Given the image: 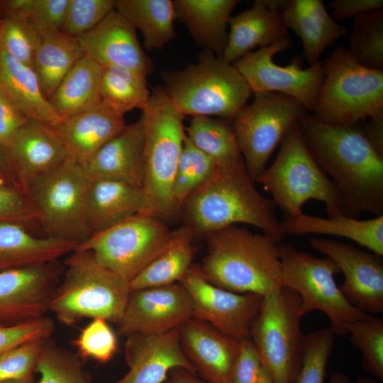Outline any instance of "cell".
Returning a JSON list of instances; mask_svg holds the SVG:
<instances>
[{
	"label": "cell",
	"mask_w": 383,
	"mask_h": 383,
	"mask_svg": "<svg viewBox=\"0 0 383 383\" xmlns=\"http://www.w3.org/2000/svg\"><path fill=\"white\" fill-rule=\"evenodd\" d=\"M298 126L316 163L339 192L341 213L356 218L363 212L383 215V154L362 128L328 124L306 113Z\"/></svg>",
	"instance_id": "cell-1"
},
{
	"label": "cell",
	"mask_w": 383,
	"mask_h": 383,
	"mask_svg": "<svg viewBox=\"0 0 383 383\" xmlns=\"http://www.w3.org/2000/svg\"><path fill=\"white\" fill-rule=\"evenodd\" d=\"M249 177L245 164L218 168L185 200L186 226L195 235L244 223L255 226L279 243L284 234L275 215L276 205L262 196Z\"/></svg>",
	"instance_id": "cell-2"
},
{
	"label": "cell",
	"mask_w": 383,
	"mask_h": 383,
	"mask_svg": "<svg viewBox=\"0 0 383 383\" xmlns=\"http://www.w3.org/2000/svg\"><path fill=\"white\" fill-rule=\"evenodd\" d=\"M206 238L207 252L198 267L210 283L262 296L283 285L280 243L272 237L232 225Z\"/></svg>",
	"instance_id": "cell-3"
},
{
	"label": "cell",
	"mask_w": 383,
	"mask_h": 383,
	"mask_svg": "<svg viewBox=\"0 0 383 383\" xmlns=\"http://www.w3.org/2000/svg\"><path fill=\"white\" fill-rule=\"evenodd\" d=\"M144 123L145 174L140 213L162 221L174 218L181 209L172 190L186 131L184 117L163 86L157 87L141 109Z\"/></svg>",
	"instance_id": "cell-4"
},
{
	"label": "cell",
	"mask_w": 383,
	"mask_h": 383,
	"mask_svg": "<svg viewBox=\"0 0 383 383\" xmlns=\"http://www.w3.org/2000/svg\"><path fill=\"white\" fill-rule=\"evenodd\" d=\"M161 78L183 116H218L231 121L253 94L233 64L206 50L196 62L164 71Z\"/></svg>",
	"instance_id": "cell-5"
},
{
	"label": "cell",
	"mask_w": 383,
	"mask_h": 383,
	"mask_svg": "<svg viewBox=\"0 0 383 383\" xmlns=\"http://www.w3.org/2000/svg\"><path fill=\"white\" fill-rule=\"evenodd\" d=\"M63 266L49 311L66 326L88 318L117 323L131 292L128 282L99 264L89 250L74 249Z\"/></svg>",
	"instance_id": "cell-6"
},
{
	"label": "cell",
	"mask_w": 383,
	"mask_h": 383,
	"mask_svg": "<svg viewBox=\"0 0 383 383\" xmlns=\"http://www.w3.org/2000/svg\"><path fill=\"white\" fill-rule=\"evenodd\" d=\"M255 182L271 194L286 218L303 213L302 206L310 199L324 203L328 217L341 213L339 192L316 163L298 123L282 140L272 164Z\"/></svg>",
	"instance_id": "cell-7"
},
{
	"label": "cell",
	"mask_w": 383,
	"mask_h": 383,
	"mask_svg": "<svg viewBox=\"0 0 383 383\" xmlns=\"http://www.w3.org/2000/svg\"><path fill=\"white\" fill-rule=\"evenodd\" d=\"M323 81L313 111L321 122L350 126L383 117V71L357 63L343 46L323 63Z\"/></svg>",
	"instance_id": "cell-8"
},
{
	"label": "cell",
	"mask_w": 383,
	"mask_h": 383,
	"mask_svg": "<svg viewBox=\"0 0 383 383\" xmlns=\"http://www.w3.org/2000/svg\"><path fill=\"white\" fill-rule=\"evenodd\" d=\"M299 295L282 285L263 296L250 338L273 383H296L304 352Z\"/></svg>",
	"instance_id": "cell-9"
},
{
	"label": "cell",
	"mask_w": 383,
	"mask_h": 383,
	"mask_svg": "<svg viewBox=\"0 0 383 383\" xmlns=\"http://www.w3.org/2000/svg\"><path fill=\"white\" fill-rule=\"evenodd\" d=\"M91 180L84 165L67 157L27 189L48 237L79 245L90 236L87 196Z\"/></svg>",
	"instance_id": "cell-10"
},
{
	"label": "cell",
	"mask_w": 383,
	"mask_h": 383,
	"mask_svg": "<svg viewBox=\"0 0 383 383\" xmlns=\"http://www.w3.org/2000/svg\"><path fill=\"white\" fill-rule=\"evenodd\" d=\"M282 284L300 296L304 314L324 313L335 335L348 334L353 322L370 315L352 306L335 281L340 270L329 257H316L287 243L279 244Z\"/></svg>",
	"instance_id": "cell-11"
},
{
	"label": "cell",
	"mask_w": 383,
	"mask_h": 383,
	"mask_svg": "<svg viewBox=\"0 0 383 383\" xmlns=\"http://www.w3.org/2000/svg\"><path fill=\"white\" fill-rule=\"evenodd\" d=\"M172 235L164 221L138 213L91 235L75 249L90 251L99 264L129 282L165 250Z\"/></svg>",
	"instance_id": "cell-12"
},
{
	"label": "cell",
	"mask_w": 383,
	"mask_h": 383,
	"mask_svg": "<svg viewBox=\"0 0 383 383\" xmlns=\"http://www.w3.org/2000/svg\"><path fill=\"white\" fill-rule=\"evenodd\" d=\"M231 121L248 174L255 179L286 135L306 113L293 97L277 92H257Z\"/></svg>",
	"instance_id": "cell-13"
},
{
	"label": "cell",
	"mask_w": 383,
	"mask_h": 383,
	"mask_svg": "<svg viewBox=\"0 0 383 383\" xmlns=\"http://www.w3.org/2000/svg\"><path fill=\"white\" fill-rule=\"evenodd\" d=\"M290 38L252 51L233 65L252 93L277 92L299 101L306 110L313 111L323 81L324 69L320 61L303 68L295 57L287 66L273 60L274 55L289 48Z\"/></svg>",
	"instance_id": "cell-14"
},
{
	"label": "cell",
	"mask_w": 383,
	"mask_h": 383,
	"mask_svg": "<svg viewBox=\"0 0 383 383\" xmlns=\"http://www.w3.org/2000/svg\"><path fill=\"white\" fill-rule=\"evenodd\" d=\"M179 282L191 297L193 318L231 338H250V328L261 306L262 296L238 294L220 288L210 283L199 267L194 265Z\"/></svg>",
	"instance_id": "cell-15"
},
{
	"label": "cell",
	"mask_w": 383,
	"mask_h": 383,
	"mask_svg": "<svg viewBox=\"0 0 383 383\" xmlns=\"http://www.w3.org/2000/svg\"><path fill=\"white\" fill-rule=\"evenodd\" d=\"M64 266L58 260L0 272V327L45 316Z\"/></svg>",
	"instance_id": "cell-16"
},
{
	"label": "cell",
	"mask_w": 383,
	"mask_h": 383,
	"mask_svg": "<svg viewBox=\"0 0 383 383\" xmlns=\"http://www.w3.org/2000/svg\"><path fill=\"white\" fill-rule=\"evenodd\" d=\"M192 317L191 297L179 282L138 289L130 292L117 334H162L178 329Z\"/></svg>",
	"instance_id": "cell-17"
},
{
	"label": "cell",
	"mask_w": 383,
	"mask_h": 383,
	"mask_svg": "<svg viewBox=\"0 0 383 383\" xmlns=\"http://www.w3.org/2000/svg\"><path fill=\"white\" fill-rule=\"evenodd\" d=\"M309 243L343 272L338 288L352 306L368 314L383 312L382 256L332 239L309 238Z\"/></svg>",
	"instance_id": "cell-18"
},
{
	"label": "cell",
	"mask_w": 383,
	"mask_h": 383,
	"mask_svg": "<svg viewBox=\"0 0 383 383\" xmlns=\"http://www.w3.org/2000/svg\"><path fill=\"white\" fill-rule=\"evenodd\" d=\"M135 27L115 9L91 30L76 37L84 54L101 67L130 70L147 78L155 65L141 48Z\"/></svg>",
	"instance_id": "cell-19"
},
{
	"label": "cell",
	"mask_w": 383,
	"mask_h": 383,
	"mask_svg": "<svg viewBox=\"0 0 383 383\" xmlns=\"http://www.w3.org/2000/svg\"><path fill=\"white\" fill-rule=\"evenodd\" d=\"M125 357L129 370L113 383H164L176 368L196 374L184 353L179 328L162 334L136 333L127 337Z\"/></svg>",
	"instance_id": "cell-20"
},
{
	"label": "cell",
	"mask_w": 383,
	"mask_h": 383,
	"mask_svg": "<svg viewBox=\"0 0 383 383\" xmlns=\"http://www.w3.org/2000/svg\"><path fill=\"white\" fill-rule=\"evenodd\" d=\"M6 149L18 183L26 192L68 157L55 128L32 118L21 128Z\"/></svg>",
	"instance_id": "cell-21"
},
{
	"label": "cell",
	"mask_w": 383,
	"mask_h": 383,
	"mask_svg": "<svg viewBox=\"0 0 383 383\" xmlns=\"http://www.w3.org/2000/svg\"><path fill=\"white\" fill-rule=\"evenodd\" d=\"M179 331L184 353L196 373L207 383H232L240 340L224 335L193 317Z\"/></svg>",
	"instance_id": "cell-22"
},
{
	"label": "cell",
	"mask_w": 383,
	"mask_h": 383,
	"mask_svg": "<svg viewBox=\"0 0 383 383\" xmlns=\"http://www.w3.org/2000/svg\"><path fill=\"white\" fill-rule=\"evenodd\" d=\"M92 179H109L142 187L145 174L142 116L125 128L84 165Z\"/></svg>",
	"instance_id": "cell-23"
},
{
	"label": "cell",
	"mask_w": 383,
	"mask_h": 383,
	"mask_svg": "<svg viewBox=\"0 0 383 383\" xmlns=\"http://www.w3.org/2000/svg\"><path fill=\"white\" fill-rule=\"evenodd\" d=\"M126 126L124 116L101 104L60 120L53 128L62 141L68 157L86 165Z\"/></svg>",
	"instance_id": "cell-24"
},
{
	"label": "cell",
	"mask_w": 383,
	"mask_h": 383,
	"mask_svg": "<svg viewBox=\"0 0 383 383\" xmlns=\"http://www.w3.org/2000/svg\"><path fill=\"white\" fill-rule=\"evenodd\" d=\"M226 46L221 55L233 64L257 47L264 48L289 38L282 12L268 9L261 1L231 16Z\"/></svg>",
	"instance_id": "cell-25"
},
{
	"label": "cell",
	"mask_w": 383,
	"mask_h": 383,
	"mask_svg": "<svg viewBox=\"0 0 383 383\" xmlns=\"http://www.w3.org/2000/svg\"><path fill=\"white\" fill-rule=\"evenodd\" d=\"M282 15L286 28L301 39L309 65L320 61L325 49L348 33L347 28L329 14L321 0H289Z\"/></svg>",
	"instance_id": "cell-26"
},
{
	"label": "cell",
	"mask_w": 383,
	"mask_h": 383,
	"mask_svg": "<svg viewBox=\"0 0 383 383\" xmlns=\"http://www.w3.org/2000/svg\"><path fill=\"white\" fill-rule=\"evenodd\" d=\"M143 204L142 187L114 179L91 178L87 196L90 234L106 230L140 213Z\"/></svg>",
	"instance_id": "cell-27"
},
{
	"label": "cell",
	"mask_w": 383,
	"mask_h": 383,
	"mask_svg": "<svg viewBox=\"0 0 383 383\" xmlns=\"http://www.w3.org/2000/svg\"><path fill=\"white\" fill-rule=\"evenodd\" d=\"M284 235L308 234L335 235L350 239L372 252L383 255V215L360 220L343 214L328 217L304 214L287 218L280 222Z\"/></svg>",
	"instance_id": "cell-28"
},
{
	"label": "cell",
	"mask_w": 383,
	"mask_h": 383,
	"mask_svg": "<svg viewBox=\"0 0 383 383\" xmlns=\"http://www.w3.org/2000/svg\"><path fill=\"white\" fill-rule=\"evenodd\" d=\"M177 18L187 26L196 45L221 57L228 41L227 27L237 0H174Z\"/></svg>",
	"instance_id": "cell-29"
},
{
	"label": "cell",
	"mask_w": 383,
	"mask_h": 383,
	"mask_svg": "<svg viewBox=\"0 0 383 383\" xmlns=\"http://www.w3.org/2000/svg\"><path fill=\"white\" fill-rule=\"evenodd\" d=\"M77 246L68 240L35 236L21 224L0 223V272L58 260Z\"/></svg>",
	"instance_id": "cell-30"
},
{
	"label": "cell",
	"mask_w": 383,
	"mask_h": 383,
	"mask_svg": "<svg viewBox=\"0 0 383 383\" xmlns=\"http://www.w3.org/2000/svg\"><path fill=\"white\" fill-rule=\"evenodd\" d=\"M0 89L29 118L55 126L60 118L43 95L31 66L0 48Z\"/></svg>",
	"instance_id": "cell-31"
},
{
	"label": "cell",
	"mask_w": 383,
	"mask_h": 383,
	"mask_svg": "<svg viewBox=\"0 0 383 383\" xmlns=\"http://www.w3.org/2000/svg\"><path fill=\"white\" fill-rule=\"evenodd\" d=\"M102 67L84 55L62 79L48 101L60 120L101 104Z\"/></svg>",
	"instance_id": "cell-32"
},
{
	"label": "cell",
	"mask_w": 383,
	"mask_h": 383,
	"mask_svg": "<svg viewBox=\"0 0 383 383\" xmlns=\"http://www.w3.org/2000/svg\"><path fill=\"white\" fill-rule=\"evenodd\" d=\"M194 236L186 225L174 230L165 250L128 282L130 292L179 282L192 265L196 250Z\"/></svg>",
	"instance_id": "cell-33"
},
{
	"label": "cell",
	"mask_w": 383,
	"mask_h": 383,
	"mask_svg": "<svg viewBox=\"0 0 383 383\" xmlns=\"http://www.w3.org/2000/svg\"><path fill=\"white\" fill-rule=\"evenodd\" d=\"M114 9L143 34L148 51L161 50L176 38L171 0H114Z\"/></svg>",
	"instance_id": "cell-34"
},
{
	"label": "cell",
	"mask_w": 383,
	"mask_h": 383,
	"mask_svg": "<svg viewBox=\"0 0 383 383\" xmlns=\"http://www.w3.org/2000/svg\"><path fill=\"white\" fill-rule=\"evenodd\" d=\"M84 55L76 38L61 30L41 35L31 67L46 99Z\"/></svg>",
	"instance_id": "cell-35"
},
{
	"label": "cell",
	"mask_w": 383,
	"mask_h": 383,
	"mask_svg": "<svg viewBox=\"0 0 383 383\" xmlns=\"http://www.w3.org/2000/svg\"><path fill=\"white\" fill-rule=\"evenodd\" d=\"M187 136L218 168L245 164L231 121L209 116L192 117Z\"/></svg>",
	"instance_id": "cell-36"
},
{
	"label": "cell",
	"mask_w": 383,
	"mask_h": 383,
	"mask_svg": "<svg viewBox=\"0 0 383 383\" xmlns=\"http://www.w3.org/2000/svg\"><path fill=\"white\" fill-rule=\"evenodd\" d=\"M101 104L124 116L134 109H142L150 93L147 78L140 74L117 67H102L100 83Z\"/></svg>",
	"instance_id": "cell-37"
},
{
	"label": "cell",
	"mask_w": 383,
	"mask_h": 383,
	"mask_svg": "<svg viewBox=\"0 0 383 383\" xmlns=\"http://www.w3.org/2000/svg\"><path fill=\"white\" fill-rule=\"evenodd\" d=\"M353 58L360 65L383 71V11L379 10L354 18L349 38Z\"/></svg>",
	"instance_id": "cell-38"
},
{
	"label": "cell",
	"mask_w": 383,
	"mask_h": 383,
	"mask_svg": "<svg viewBox=\"0 0 383 383\" xmlns=\"http://www.w3.org/2000/svg\"><path fill=\"white\" fill-rule=\"evenodd\" d=\"M35 373V383H91L82 359L51 338L44 342Z\"/></svg>",
	"instance_id": "cell-39"
},
{
	"label": "cell",
	"mask_w": 383,
	"mask_h": 383,
	"mask_svg": "<svg viewBox=\"0 0 383 383\" xmlns=\"http://www.w3.org/2000/svg\"><path fill=\"white\" fill-rule=\"evenodd\" d=\"M216 170L214 161L186 135L172 190L174 201L180 209L187 198L206 182Z\"/></svg>",
	"instance_id": "cell-40"
},
{
	"label": "cell",
	"mask_w": 383,
	"mask_h": 383,
	"mask_svg": "<svg viewBox=\"0 0 383 383\" xmlns=\"http://www.w3.org/2000/svg\"><path fill=\"white\" fill-rule=\"evenodd\" d=\"M68 0H6L0 1L4 16L24 20L40 35L60 30Z\"/></svg>",
	"instance_id": "cell-41"
},
{
	"label": "cell",
	"mask_w": 383,
	"mask_h": 383,
	"mask_svg": "<svg viewBox=\"0 0 383 383\" xmlns=\"http://www.w3.org/2000/svg\"><path fill=\"white\" fill-rule=\"evenodd\" d=\"M348 334L350 342L362 355L367 372L383 380V318L371 315L351 323Z\"/></svg>",
	"instance_id": "cell-42"
},
{
	"label": "cell",
	"mask_w": 383,
	"mask_h": 383,
	"mask_svg": "<svg viewBox=\"0 0 383 383\" xmlns=\"http://www.w3.org/2000/svg\"><path fill=\"white\" fill-rule=\"evenodd\" d=\"M335 334L329 326L304 335L302 365L296 383H325L326 367L334 348Z\"/></svg>",
	"instance_id": "cell-43"
},
{
	"label": "cell",
	"mask_w": 383,
	"mask_h": 383,
	"mask_svg": "<svg viewBox=\"0 0 383 383\" xmlns=\"http://www.w3.org/2000/svg\"><path fill=\"white\" fill-rule=\"evenodd\" d=\"M41 35L24 20L0 19V48L18 61L31 66Z\"/></svg>",
	"instance_id": "cell-44"
},
{
	"label": "cell",
	"mask_w": 383,
	"mask_h": 383,
	"mask_svg": "<svg viewBox=\"0 0 383 383\" xmlns=\"http://www.w3.org/2000/svg\"><path fill=\"white\" fill-rule=\"evenodd\" d=\"M77 355L82 359H93L100 363L108 362L117 350L116 334L108 321L96 318L83 328L73 340Z\"/></svg>",
	"instance_id": "cell-45"
},
{
	"label": "cell",
	"mask_w": 383,
	"mask_h": 383,
	"mask_svg": "<svg viewBox=\"0 0 383 383\" xmlns=\"http://www.w3.org/2000/svg\"><path fill=\"white\" fill-rule=\"evenodd\" d=\"M114 10V0H68L60 30L76 38L97 26Z\"/></svg>",
	"instance_id": "cell-46"
},
{
	"label": "cell",
	"mask_w": 383,
	"mask_h": 383,
	"mask_svg": "<svg viewBox=\"0 0 383 383\" xmlns=\"http://www.w3.org/2000/svg\"><path fill=\"white\" fill-rule=\"evenodd\" d=\"M45 340L29 341L0 355V383L33 377Z\"/></svg>",
	"instance_id": "cell-47"
},
{
	"label": "cell",
	"mask_w": 383,
	"mask_h": 383,
	"mask_svg": "<svg viewBox=\"0 0 383 383\" xmlns=\"http://www.w3.org/2000/svg\"><path fill=\"white\" fill-rule=\"evenodd\" d=\"M37 222L38 214L28 192L15 184L0 179V223L26 226Z\"/></svg>",
	"instance_id": "cell-48"
},
{
	"label": "cell",
	"mask_w": 383,
	"mask_h": 383,
	"mask_svg": "<svg viewBox=\"0 0 383 383\" xmlns=\"http://www.w3.org/2000/svg\"><path fill=\"white\" fill-rule=\"evenodd\" d=\"M55 329L48 316L21 325L0 327V355L25 343L50 338Z\"/></svg>",
	"instance_id": "cell-49"
},
{
	"label": "cell",
	"mask_w": 383,
	"mask_h": 383,
	"mask_svg": "<svg viewBox=\"0 0 383 383\" xmlns=\"http://www.w3.org/2000/svg\"><path fill=\"white\" fill-rule=\"evenodd\" d=\"M262 368L260 355L251 338L240 340L233 367L232 383H257Z\"/></svg>",
	"instance_id": "cell-50"
},
{
	"label": "cell",
	"mask_w": 383,
	"mask_h": 383,
	"mask_svg": "<svg viewBox=\"0 0 383 383\" xmlns=\"http://www.w3.org/2000/svg\"><path fill=\"white\" fill-rule=\"evenodd\" d=\"M28 119L0 89V144L7 148Z\"/></svg>",
	"instance_id": "cell-51"
},
{
	"label": "cell",
	"mask_w": 383,
	"mask_h": 383,
	"mask_svg": "<svg viewBox=\"0 0 383 383\" xmlns=\"http://www.w3.org/2000/svg\"><path fill=\"white\" fill-rule=\"evenodd\" d=\"M332 17L338 20L382 10V0H334L329 3Z\"/></svg>",
	"instance_id": "cell-52"
},
{
	"label": "cell",
	"mask_w": 383,
	"mask_h": 383,
	"mask_svg": "<svg viewBox=\"0 0 383 383\" xmlns=\"http://www.w3.org/2000/svg\"><path fill=\"white\" fill-rule=\"evenodd\" d=\"M362 130L375 149L383 154V117L369 118Z\"/></svg>",
	"instance_id": "cell-53"
},
{
	"label": "cell",
	"mask_w": 383,
	"mask_h": 383,
	"mask_svg": "<svg viewBox=\"0 0 383 383\" xmlns=\"http://www.w3.org/2000/svg\"><path fill=\"white\" fill-rule=\"evenodd\" d=\"M0 179L20 187L13 172L7 149L0 144Z\"/></svg>",
	"instance_id": "cell-54"
},
{
	"label": "cell",
	"mask_w": 383,
	"mask_h": 383,
	"mask_svg": "<svg viewBox=\"0 0 383 383\" xmlns=\"http://www.w3.org/2000/svg\"><path fill=\"white\" fill-rule=\"evenodd\" d=\"M164 383H207L199 379L195 374L182 369L172 370Z\"/></svg>",
	"instance_id": "cell-55"
},
{
	"label": "cell",
	"mask_w": 383,
	"mask_h": 383,
	"mask_svg": "<svg viewBox=\"0 0 383 383\" xmlns=\"http://www.w3.org/2000/svg\"><path fill=\"white\" fill-rule=\"evenodd\" d=\"M289 0H261L262 3L270 10L280 11L286 8Z\"/></svg>",
	"instance_id": "cell-56"
},
{
	"label": "cell",
	"mask_w": 383,
	"mask_h": 383,
	"mask_svg": "<svg viewBox=\"0 0 383 383\" xmlns=\"http://www.w3.org/2000/svg\"><path fill=\"white\" fill-rule=\"evenodd\" d=\"M329 383H352L349 377L341 372L333 373Z\"/></svg>",
	"instance_id": "cell-57"
},
{
	"label": "cell",
	"mask_w": 383,
	"mask_h": 383,
	"mask_svg": "<svg viewBox=\"0 0 383 383\" xmlns=\"http://www.w3.org/2000/svg\"><path fill=\"white\" fill-rule=\"evenodd\" d=\"M257 383H273L270 377L263 367L262 368Z\"/></svg>",
	"instance_id": "cell-58"
},
{
	"label": "cell",
	"mask_w": 383,
	"mask_h": 383,
	"mask_svg": "<svg viewBox=\"0 0 383 383\" xmlns=\"http://www.w3.org/2000/svg\"><path fill=\"white\" fill-rule=\"evenodd\" d=\"M356 383H379V382L370 378H367L365 377H360L357 379Z\"/></svg>",
	"instance_id": "cell-59"
},
{
	"label": "cell",
	"mask_w": 383,
	"mask_h": 383,
	"mask_svg": "<svg viewBox=\"0 0 383 383\" xmlns=\"http://www.w3.org/2000/svg\"><path fill=\"white\" fill-rule=\"evenodd\" d=\"M1 383H35L34 381V377H32L28 379H24V380H11V381H6Z\"/></svg>",
	"instance_id": "cell-60"
}]
</instances>
